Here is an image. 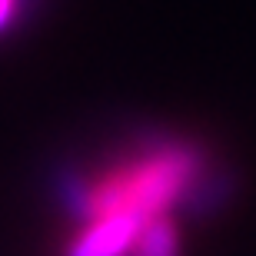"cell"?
Wrapping results in <instances>:
<instances>
[{"label":"cell","instance_id":"obj_6","mask_svg":"<svg viewBox=\"0 0 256 256\" xmlns=\"http://www.w3.org/2000/svg\"><path fill=\"white\" fill-rule=\"evenodd\" d=\"M24 10H27V0H0V37H7L17 27Z\"/></svg>","mask_w":256,"mask_h":256},{"label":"cell","instance_id":"obj_4","mask_svg":"<svg viewBox=\"0 0 256 256\" xmlns=\"http://www.w3.org/2000/svg\"><path fill=\"white\" fill-rule=\"evenodd\" d=\"M233 196V170H223V166H206L200 173L193 186L186 190L180 210L186 216H213L226 206V200Z\"/></svg>","mask_w":256,"mask_h":256},{"label":"cell","instance_id":"obj_1","mask_svg":"<svg viewBox=\"0 0 256 256\" xmlns=\"http://www.w3.org/2000/svg\"><path fill=\"white\" fill-rule=\"evenodd\" d=\"M210 166L203 146L173 133H143L126 156L94 176V220L136 213L143 220L170 216L186 190ZM90 220V223H94Z\"/></svg>","mask_w":256,"mask_h":256},{"label":"cell","instance_id":"obj_2","mask_svg":"<svg viewBox=\"0 0 256 256\" xmlns=\"http://www.w3.org/2000/svg\"><path fill=\"white\" fill-rule=\"evenodd\" d=\"M150 220L136 216V213H114V216H96L94 223L80 226L64 256H130L143 226Z\"/></svg>","mask_w":256,"mask_h":256},{"label":"cell","instance_id":"obj_3","mask_svg":"<svg viewBox=\"0 0 256 256\" xmlns=\"http://www.w3.org/2000/svg\"><path fill=\"white\" fill-rule=\"evenodd\" d=\"M50 193L57 200L60 213L66 220H74L80 226H86L94 220V176L80 170L76 163H64L50 176Z\"/></svg>","mask_w":256,"mask_h":256},{"label":"cell","instance_id":"obj_5","mask_svg":"<svg viewBox=\"0 0 256 256\" xmlns=\"http://www.w3.org/2000/svg\"><path fill=\"white\" fill-rule=\"evenodd\" d=\"M130 256H180V230L170 216H156L143 226Z\"/></svg>","mask_w":256,"mask_h":256}]
</instances>
